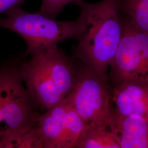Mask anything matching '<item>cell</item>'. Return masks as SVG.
Returning <instances> with one entry per match:
<instances>
[{"mask_svg": "<svg viewBox=\"0 0 148 148\" xmlns=\"http://www.w3.org/2000/svg\"><path fill=\"white\" fill-rule=\"evenodd\" d=\"M75 4L84 13L86 27L74 56L108 83V68L121 37L120 0H103L97 3L77 0Z\"/></svg>", "mask_w": 148, "mask_h": 148, "instance_id": "obj_1", "label": "cell"}, {"mask_svg": "<svg viewBox=\"0 0 148 148\" xmlns=\"http://www.w3.org/2000/svg\"><path fill=\"white\" fill-rule=\"evenodd\" d=\"M23 82L37 108L47 110L62 103L76 79V66L58 45L20 64Z\"/></svg>", "mask_w": 148, "mask_h": 148, "instance_id": "obj_2", "label": "cell"}, {"mask_svg": "<svg viewBox=\"0 0 148 148\" xmlns=\"http://www.w3.org/2000/svg\"><path fill=\"white\" fill-rule=\"evenodd\" d=\"M0 18V27L15 32L27 43L25 54L32 56L68 39L79 40L86 27L84 13L73 21H57L42 14L29 13L20 6L8 11Z\"/></svg>", "mask_w": 148, "mask_h": 148, "instance_id": "obj_3", "label": "cell"}, {"mask_svg": "<svg viewBox=\"0 0 148 148\" xmlns=\"http://www.w3.org/2000/svg\"><path fill=\"white\" fill-rule=\"evenodd\" d=\"M82 64L76 67L74 86L63 101L86 124L109 125L112 113L111 88L108 83Z\"/></svg>", "mask_w": 148, "mask_h": 148, "instance_id": "obj_4", "label": "cell"}, {"mask_svg": "<svg viewBox=\"0 0 148 148\" xmlns=\"http://www.w3.org/2000/svg\"><path fill=\"white\" fill-rule=\"evenodd\" d=\"M122 33L111 60L110 77L115 85L128 81H148V32L128 19H120Z\"/></svg>", "mask_w": 148, "mask_h": 148, "instance_id": "obj_5", "label": "cell"}, {"mask_svg": "<svg viewBox=\"0 0 148 148\" xmlns=\"http://www.w3.org/2000/svg\"><path fill=\"white\" fill-rule=\"evenodd\" d=\"M112 114L117 116L133 115L148 118V81H128L111 90Z\"/></svg>", "mask_w": 148, "mask_h": 148, "instance_id": "obj_6", "label": "cell"}, {"mask_svg": "<svg viewBox=\"0 0 148 148\" xmlns=\"http://www.w3.org/2000/svg\"><path fill=\"white\" fill-rule=\"evenodd\" d=\"M66 106L63 101L40 114L34 128L42 148H66Z\"/></svg>", "mask_w": 148, "mask_h": 148, "instance_id": "obj_7", "label": "cell"}, {"mask_svg": "<svg viewBox=\"0 0 148 148\" xmlns=\"http://www.w3.org/2000/svg\"><path fill=\"white\" fill-rule=\"evenodd\" d=\"M109 127L120 148H148V118L137 115L117 116L112 113Z\"/></svg>", "mask_w": 148, "mask_h": 148, "instance_id": "obj_8", "label": "cell"}, {"mask_svg": "<svg viewBox=\"0 0 148 148\" xmlns=\"http://www.w3.org/2000/svg\"><path fill=\"white\" fill-rule=\"evenodd\" d=\"M19 65L0 63V141L12 112L16 98V81Z\"/></svg>", "mask_w": 148, "mask_h": 148, "instance_id": "obj_9", "label": "cell"}, {"mask_svg": "<svg viewBox=\"0 0 148 148\" xmlns=\"http://www.w3.org/2000/svg\"><path fill=\"white\" fill-rule=\"evenodd\" d=\"M73 148H120L109 125L86 124Z\"/></svg>", "mask_w": 148, "mask_h": 148, "instance_id": "obj_10", "label": "cell"}, {"mask_svg": "<svg viewBox=\"0 0 148 148\" xmlns=\"http://www.w3.org/2000/svg\"><path fill=\"white\" fill-rule=\"evenodd\" d=\"M120 10L127 14L139 29L148 32V0H120Z\"/></svg>", "mask_w": 148, "mask_h": 148, "instance_id": "obj_11", "label": "cell"}, {"mask_svg": "<svg viewBox=\"0 0 148 148\" xmlns=\"http://www.w3.org/2000/svg\"><path fill=\"white\" fill-rule=\"evenodd\" d=\"M77 0H42L40 10L37 12L48 17L56 19L64 7L70 3L75 4Z\"/></svg>", "mask_w": 148, "mask_h": 148, "instance_id": "obj_12", "label": "cell"}, {"mask_svg": "<svg viewBox=\"0 0 148 148\" xmlns=\"http://www.w3.org/2000/svg\"><path fill=\"white\" fill-rule=\"evenodd\" d=\"M25 0H0V14L21 5Z\"/></svg>", "mask_w": 148, "mask_h": 148, "instance_id": "obj_13", "label": "cell"}]
</instances>
